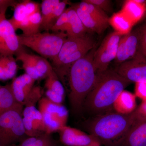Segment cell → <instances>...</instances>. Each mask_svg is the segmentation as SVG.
Instances as JSON below:
<instances>
[{"label":"cell","mask_w":146,"mask_h":146,"mask_svg":"<svg viewBox=\"0 0 146 146\" xmlns=\"http://www.w3.org/2000/svg\"><path fill=\"white\" fill-rule=\"evenodd\" d=\"M2 56L5 80L13 78L16 76L18 65L12 55Z\"/></svg>","instance_id":"29"},{"label":"cell","mask_w":146,"mask_h":146,"mask_svg":"<svg viewBox=\"0 0 146 146\" xmlns=\"http://www.w3.org/2000/svg\"><path fill=\"white\" fill-rule=\"evenodd\" d=\"M28 56L39 74L40 78H46L53 70L52 65L44 58L28 53Z\"/></svg>","instance_id":"24"},{"label":"cell","mask_w":146,"mask_h":146,"mask_svg":"<svg viewBox=\"0 0 146 146\" xmlns=\"http://www.w3.org/2000/svg\"><path fill=\"white\" fill-rule=\"evenodd\" d=\"M131 82L115 70L98 74L96 82L84 100L82 111L92 117L114 111L113 104Z\"/></svg>","instance_id":"1"},{"label":"cell","mask_w":146,"mask_h":146,"mask_svg":"<svg viewBox=\"0 0 146 146\" xmlns=\"http://www.w3.org/2000/svg\"><path fill=\"white\" fill-rule=\"evenodd\" d=\"M1 30L4 46V55H16L23 49V46L19 43L16 31L6 17H4L2 21Z\"/></svg>","instance_id":"13"},{"label":"cell","mask_w":146,"mask_h":146,"mask_svg":"<svg viewBox=\"0 0 146 146\" xmlns=\"http://www.w3.org/2000/svg\"><path fill=\"white\" fill-rule=\"evenodd\" d=\"M0 80H5L2 56L0 55Z\"/></svg>","instance_id":"40"},{"label":"cell","mask_w":146,"mask_h":146,"mask_svg":"<svg viewBox=\"0 0 146 146\" xmlns=\"http://www.w3.org/2000/svg\"><path fill=\"white\" fill-rule=\"evenodd\" d=\"M69 27V19L67 10L58 18L50 30L54 33L63 32L66 33Z\"/></svg>","instance_id":"32"},{"label":"cell","mask_w":146,"mask_h":146,"mask_svg":"<svg viewBox=\"0 0 146 146\" xmlns=\"http://www.w3.org/2000/svg\"><path fill=\"white\" fill-rule=\"evenodd\" d=\"M110 25L115 30L122 35L128 34L131 31L133 24L121 11L115 13L109 20Z\"/></svg>","instance_id":"21"},{"label":"cell","mask_w":146,"mask_h":146,"mask_svg":"<svg viewBox=\"0 0 146 146\" xmlns=\"http://www.w3.org/2000/svg\"><path fill=\"white\" fill-rule=\"evenodd\" d=\"M6 16H3L0 14V55H4L5 50L2 39V32L1 30V23L3 18Z\"/></svg>","instance_id":"39"},{"label":"cell","mask_w":146,"mask_h":146,"mask_svg":"<svg viewBox=\"0 0 146 146\" xmlns=\"http://www.w3.org/2000/svg\"><path fill=\"white\" fill-rule=\"evenodd\" d=\"M52 134L45 133L35 136H28L13 146H58Z\"/></svg>","instance_id":"22"},{"label":"cell","mask_w":146,"mask_h":146,"mask_svg":"<svg viewBox=\"0 0 146 146\" xmlns=\"http://www.w3.org/2000/svg\"><path fill=\"white\" fill-rule=\"evenodd\" d=\"M59 0H43L41 5L42 23L40 30L46 23L54 9L60 3Z\"/></svg>","instance_id":"30"},{"label":"cell","mask_w":146,"mask_h":146,"mask_svg":"<svg viewBox=\"0 0 146 146\" xmlns=\"http://www.w3.org/2000/svg\"><path fill=\"white\" fill-rule=\"evenodd\" d=\"M136 121L134 111L128 115L115 111L95 117L86 122V130L100 145L119 146Z\"/></svg>","instance_id":"2"},{"label":"cell","mask_w":146,"mask_h":146,"mask_svg":"<svg viewBox=\"0 0 146 146\" xmlns=\"http://www.w3.org/2000/svg\"><path fill=\"white\" fill-rule=\"evenodd\" d=\"M95 45L92 33L79 37H67L59 53L52 60L53 69L63 86L66 84L72 65L88 53Z\"/></svg>","instance_id":"4"},{"label":"cell","mask_w":146,"mask_h":146,"mask_svg":"<svg viewBox=\"0 0 146 146\" xmlns=\"http://www.w3.org/2000/svg\"></svg>","instance_id":"43"},{"label":"cell","mask_w":146,"mask_h":146,"mask_svg":"<svg viewBox=\"0 0 146 146\" xmlns=\"http://www.w3.org/2000/svg\"><path fill=\"white\" fill-rule=\"evenodd\" d=\"M135 95L143 100H146V82L135 83Z\"/></svg>","instance_id":"36"},{"label":"cell","mask_w":146,"mask_h":146,"mask_svg":"<svg viewBox=\"0 0 146 146\" xmlns=\"http://www.w3.org/2000/svg\"><path fill=\"white\" fill-rule=\"evenodd\" d=\"M136 121H146V100L142 101L141 104L134 110Z\"/></svg>","instance_id":"35"},{"label":"cell","mask_w":146,"mask_h":146,"mask_svg":"<svg viewBox=\"0 0 146 146\" xmlns=\"http://www.w3.org/2000/svg\"><path fill=\"white\" fill-rule=\"evenodd\" d=\"M29 16L28 13L25 1L18 3L14 7L13 16L9 20L13 26L14 30L16 31L20 29L22 23Z\"/></svg>","instance_id":"26"},{"label":"cell","mask_w":146,"mask_h":146,"mask_svg":"<svg viewBox=\"0 0 146 146\" xmlns=\"http://www.w3.org/2000/svg\"><path fill=\"white\" fill-rule=\"evenodd\" d=\"M86 1L96 6L105 12H110L112 9V1L110 0H86Z\"/></svg>","instance_id":"34"},{"label":"cell","mask_w":146,"mask_h":146,"mask_svg":"<svg viewBox=\"0 0 146 146\" xmlns=\"http://www.w3.org/2000/svg\"><path fill=\"white\" fill-rule=\"evenodd\" d=\"M58 132L60 143L66 146H86L98 142L90 134L67 125L61 127Z\"/></svg>","instance_id":"12"},{"label":"cell","mask_w":146,"mask_h":146,"mask_svg":"<svg viewBox=\"0 0 146 146\" xmlns=\"http://www.w3.org/2000/svg\"><path fill=\"white\" fill-rule=\"evenodd\" d=\"M114 70L131 83L146 82V58L139 51L134 57L118 65Z\"/></svg>","instance_id":"9"},{"label":"cell","mask_w":146,"mask_h":146,"mask_svg":"<svg viewBox=\"0 0 146 146\" xmlns=\"http://www.w3.org/2000/svg\"></svg>","instance_id":"44"},{"label":"cell","mask_w":146,"mask_h":146,"mask_svg":"<svg viewBox=\"0 0 146 146\" xmlns=\"http://www.w3.org/2000/svg\"><path fill=\"white\" fill-rule=\"evenodd\" d=\"M139 45L138 28L122 36L118 44L116 63L120 65L134 57L139 51Z\"/></svg>","instance_id":"10"},{"label":"cell","mask_w":146,"mask_h":146,"mask_svg":"<svg viewBox=\"0 0 146 146\" xmlns=\"http://www.w3.org/2000/svg\"><path fill=\"white\" fill-rule=\"evenodd\" d=\"M136 108L135 94L125 90L122 91L113 104L114 111L123 115L130 114Z\"/></svg>","instance_id":"18"},{"label":"cell","mask_w":146,"mask_h":146,"mask_svg":"<svg viewBox=\"0 0 146 146\" xmlns=\"http://www.w3.org/2000/svg\"><path fill=\"white\" fill-rule=\"evenodd\" d=\"M77 4L80 9L83 11L109 25V18L107 14L96 6L86 1V0L82 1Z\"/></svg>","instance_id":"27"},{"label":"cell","mask_w":146,"mask_h":146,"mask_svg":"<svg viewBox=\"0 0 146 146\" xmlns=\"http://www.w3.org/2000/svg\"><path fill=\"white\" fill-rule=\"evenodd\" d=\"M38 110L43 117L46 133L52 134L66 125L69 112L63 104L56 103L46 97L38 103Z\"/></svg>","instance_id":"7"},{"label":"cell","mask_w":146,"mask_h":146,"mask_svg":"<svg viewBox=\"0 0 146 146\" xmlns=\"http://www.w3.org/2000/svg\"><path fill=\"white\" fill-rule=\"evenodd\" d=\"M146 3L145 0L126 1L121 11L134 25L140 21L146 13Z\"/></svg>","instance_id":"17"},{"label":"cell","mask_w":146,"mask_h":146,"mask_svg":"<svg viewBox=\"0 0 146 146\" xmlns=\"http://www.w3.org/2000/svg\"><path fill=\"white\" fill-rule=\"evenodd\" d=\"M96 45L84 56L71 66L68 75L69 99L73 113L82 112L84 100L96 80L97 74L94 65Z\"/></svg>","instance_id":"3"},{"label":"cell","mask_w":146,"mask_h":146,"mask_svg":"<svg viewBox=\"0 0 146 146\" xmlns=\"http://www.w3.org/2000/svg\"><path fill=\"white\" fill-rule=\"evenodd\" d=\"M43 91L39 86H34L25 102V107L26 106H35L36 104L42 98Z\"/></svg>","instance_id":"31"},{"label":"cell","mask_w":146,"mask_h":146,"mask_svg":"<svg viewBox=\"0 0 146 146\" xmlns=\"http://www.w3.org/2000/svg\"><path fill=\"white\" fill-rule=\"evenodd\" d=\"M21 46L28 47L42 57L53 60L59 53L68 37L66 33L39 32L29 36L18 35Z\"/></svg>","instance_id":"5"},{"label":"cell","mask_w":146,"mask_h":146,"mask_svg":"<svg viewBox=\"0 0 146 146\" xmlns=\"http://www.w3.org/2000/svg\"><path fill=\"white\" fill-rule=\"evenodd\" d=\"M66 10L69 19V27L66 33L68 37H79L90 33L72 6L67 9Z\"/></svg>","instance_id":"19"},{"label":"cell","mask_w":146,"mask_h":146,"mask_svg":"<svg viewBox=\"0 0 146 146\" xmlns=\"http://www.w3.org/2000/svg\"><path fill=\"white\" fill-rule=\"evenodd\" d=\"M122 36L117 32H112L106 36L96 50L94 65L97 74L107 70L110 63L115 59L119 41Z\"/></svg>","instance_id":"8"},{"label":"cell","mask_w":146,"mask_h":146,"mask_svg":"<svg viewBox=\"0 0 146 146\" xmlns=\"http://www.w3.org/2000/svg\"><path fill=\"white\" fill-rule=\"evenodd\" d=\"M23 121L27 136H36L46 133L43 117L35 106L25 107Z\"/></svg>","instance_id":"11"},{"label":"cell","mask_w":146,"mask_h":146,"mask_svg":"<svg viewBox=\"0 0 146 146\" xmlns=\"http://www.w3.org/2000/svg\"><path fill=\"white\" fill-rule=\"evenodd\" d=\"M119 146H146V121H135Z\"/></svg>","instance_id":"15"},{"label":"cell","mask_w":146,"mask_h":146,"mask_svg":"<svg viewBox=\"0 0 146 146\" xmlns=\"http://www.w3.org/2000/svg\"><path fill=\"white\" fill-rule=\"evenodd\" d=\"M35 81L26 74L14 78L10 85L16 101L24 106L28 96L34 86Z\"/></svg>","instance_id":"14"},{"label":"cell","mask_w":146,"mask_h":146,"mask_svg":"<svg viewBox=\"0 0 146 146\" xmlns=\"http://www.w3.org/2000/svg\"><path fill=\"white\" fill-rule=\"evenodd\" d=\"M45 78V87L47 91L65 98V92L64 86L53 70Z\"/></svg>","instance_id":"25"},{"label":"cell","mask_w":146,"mask_h":146,"mask_svg":"<svg viewBox=\"0 0 146 146\" xmlns=\"http://www.w3.org/2000/svg\"><path fill=\"white\" fill-rule=\"evenodd\" d=\"M42 23V15L40 11L31 15L21 25L20 29L23 32V35L29 36L40 32Z\"/></svg>","instance_id":"23"},{"label":"cell","mask_w":146,"mask_h":146,"mask_svg":"<svg viewBox=\"0 0 146 146\" xmlns=\"http://www.w3.org/2000/svg\"><path fill=\"white\" fill-rule=\"evenodd\" d=\"M23 106L16 101L10 84L0 87V116L11 109L23 108Z\"/></svg>","instance_id":"20"},{"label":"cell","mask_w":146,"mask_h":146,"mask_svg":"<svg viewBox=\"0 0 146 146\" xmlns=\"http://www.w3.org/2000/svg\"><path fill=\"white\" fill-rule=\"evenodd\" d=\"M1 85H0V87H1Z\"/></svg>","instance_id":"42"},{"label":"cell","mask_w":146,"mask_h":146,"mask_svg":"<svg viewBox=\"0 0 146 146\" xmlns=\"http://www.w3.org/2000/svg\"><path fill=\"white\" fill-rule=\"evenodd\" d=\"M86 146H101V145L99 142H95Z\"/></svg>","instance_id":"41"},{"label":"cell","mask_w":146,"mask_h":146,"mask_svg":"<svg viewBox=\"0 0 146 146\" xmlns=\"http://www.w3.org/2000/svg\"><path fill=\"white\" fill-rule=\"evenodd\" d=\"M23 109H11L0 116V146H13L28 137L23 121Z\"/></svg>","instance_id":"6"},{"label":"cell","mask_w":146,"mask_h":146,"mask_svg":"<svg viewBox=\"0 0 146 146\" xmlns=\"http://www.w3.org/2000/svg\"><path fill=\"white\" fill-rule=\"evenodd\" d=\"M18 3L14 0H0V14L6 16V13L8 7H12L14 8Z\"/></svg>","instance_id":"38"},{"label":"cell","mask_w":146,"mask_h":146,"mask_svg":"<svg viewBox=\"0 0 146 146\" xmlns=\"http://www.w3.org/2000/svg\"><path fill=\"white\" fill-rule=\"evenodd\" d=\"M138 28L139 34V51L146 58V23Z\"/></svg>","instance_id":"33"},{"label":"cell","mask_w":146,"mask_h":146,"mask_svg":"<svg viewBox=\"0 0 146 146\" xmlns=\"http://www.w3.org/2000/svg\"><path fill=\"white\" fill-rule=\"evenodd\" d=\"M72 7L75 10L84 25L90 33H96L100 35L105 31L109 25V24L106 23L82 10L79 7L77 3L74 4Z\"/></svg>","instance_id":"16"},{"label":"cell","mask_w":146,"mask_h":146,"mask_svg":"<svg viewBox=\"0 0 146 146\" xmlns=\"http://www.w3.org/2000/svg\"><path fill=\"white\" fill-rule=\"evenodd\" d=\"M69 3V1L67 0L60 1V3L54 9L46 23L40 29V31L44 30L48 32L50 30L58 18L66 10V6Z\"/></svg>","instance_id":"28"},{"label":"cell","mask_w":146,"mask_h":146,"mask_svg":"<svg viewBox=\"0 0 146 146\" xmlns=\"http://www.w3.org/2000/svg\"><path fill=\"white\" fill-rule=\"evenodd\" d=\"M24 1L29 16L40 11V5L38 3L30 0Z\"/></svg>","instance_id":"37"}]
</instances>
